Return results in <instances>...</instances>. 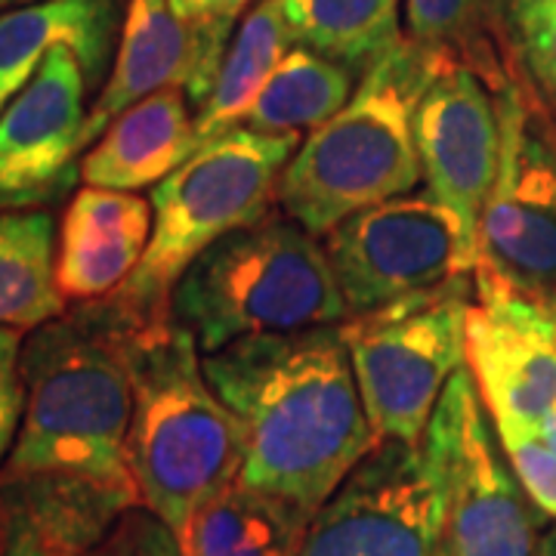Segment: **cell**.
<instances>
[{"label": "cell", "mask_w": 556, "mask_h": 556, "mask_svg": "<svg viewBox=\"0 0 556 556\" xmlns=\"http://www.w3.org/2000/svg\"><path fill=\"white\" fill-rule=\"evenodd\" d=\"M127 362L134 380L127 460L142 507L179 535L204 501L241 477V430L204 375L199 340L174 313L134 309Z\"/></svg>", "instance_id": "cell-3"}, {"label": "cell", "mask_w": 556, "mask_h": 556, "mask_svg": "<svg viewBox=\"0 0 556 556\" xmlns=\"http://www.w3.org/2000/svg\"><path fill=\"white\" fill-rule=\"evenodd\" d=\"M554 13L556 0H492V20L504 47H510V40H517L529 25Z\"/></svg>", "instance_id": "cell-30"}, {"label": "cell", "mask_w": 556, "mask_h": 556, "mask_svg": "<svg viewBox=\"0 0 556 556\" xmlns=\"http://www.w3.org/2000/svg\"><path fill=\"white\" fill-rule=\"evenodd\" d=\"M199 149L195 109L182 87H164L121 112L80 161V179L97 189L139 192L159 186Z\"/></svg>", "instance_id": "cell-16"}, {"label": "cell", "mask_w": 556, "mask_h": 556, "mask_svg": "<svg viewBox=\"0 0 556 556\" xmlns=\"http://www.w3.org/2000/svg\"><path fill=\"white\" fill-rule=\"evenodd\" d=\"M313 514L236 479L179 532L182 556H298Z\"/></svg>", "instance_id": "cell-19"}, {"label": "cell", "mask_w": 556, "mask_h": 556, "mask_svg": "<svg viewBox=\"0 0 556 556\" xmlns=\"http://www.w3.org/2000/svg\"><path fill=\"white\" fill-rule=\"evenodd\" d=\"M152 223V201L137 192L84 186L62 219L56 278L65 300L112 298L146 254Z\"/></svg>", "instance_id": "cell-15"}, {"label": "cell", "mask_w": 556, "mask_h": 556, "mask_svg": "<svg viewBox=\"0 0 556 556\" xmlns=\"http://www.w3.org/2000/svg\"><path fill=\"white\" fill-rule=\"evenodd\" d=\"M325 254L350 316L473 273L457 223L427 192L380 201L346 217L328 232Z\"/></svg>", "instance_id": "cell-11"}, {"label": "cell", "mask_w": 556, "mask_h": 556, "mask_svg": "<svg viewBox=\"0 0 556 556\" xmlns=\"http://www.w3.org/2000/svg\"><path fill=\"white\" fill-rule=\"evenodd\" d=\"M464 350L492 420L535 427L556 408V309L522 298L485 269H473Z\"/></svg>", "instance_id": "cell-14"}, {"label": "cell", "mask_w": 556, "mask_h": 556, "mask_svg": "<svg viewBox=\"0 0 556 556\" xmlns=\"http://www.w3.org/2000/svg\"><path fill=\"white\" fill-rule=\"evenodd\" d=\"M134 309L115 294L84 303L22 343L20 437L0 467L7 482H75L142 504L127 460L134 380L127 334Z\"/></svg>", "instance_id": "cell-2"}, {"label": "cell", "mask_w": 556, "mask_h": 556, "mask_svg": "<svg viewBox=\"0 0 556 556\" xmlns=\"http://www.w3.org/2000/svg\"><path fill=\"white\" fill-rule=\"evenodd\" d=\"M87 75L68 47L40 62L0 115V211H38L65 199L80 177Z\"/></svg>", "instance_id": "cell-13"}, {"label": "cell", "mask_w": 556, "mask_h": 556, "mask_svg": "<svg viewBox=\"0 0 556 556\" xmlns=\"http://www.w3.org/2000/svg\"><path fill=\"white\" fill-rule=\"evenodd\" d=\"M118 31V0H28L0 13V112L56 47L78 56L87 80L102 78Z\"/></svg>", "instance_id": "cell-17"}, {"label": "cell", "mask_w": 556, "mask_h": 556, "mask_svg": "<svg viewBox=\"0 0 556 556\" xmlns=\"http://www.w3.org/2000/svg\"><path fill=\"white\" fill-rule=\"evenodd\" d=\"M251 3L257 0H170L174 13L189 28L192 43H195V78L186 90L195 115L214 93L219 68L236 35V22L244 16Z\"/></svg>", "instance_id": "cell-25"}, {"label": "cell", "mask_w": 556, "mask_h": 556, "mask_svg": "<svg viewBox=\"0 0 556 556\" xmlns=\"http://www.w3.org/2000/svg\"><path fill=\"white\" fill-rule=\"evenodd\" d=\"M195 78V43L170 0H127V20L112 75L100 100L87 115L84 146L102 137V130L139 100L164 87H182Z\"/></svg>", "instance_id": "cell-18"}, {"label": "cell", "mask_w": 556, "mask_h": 556, "mask_svg": "<svg viewBox=\"0 0 556 556\" xmlns=\"http://www.w3.org/2000/svg\"><path fill=\"white\" fill-rule=\"evenodd\" d=\"M439 556H448V554H445V551H442V554H439Z\"/></svg>", "instance_id": "cell-34"}, {"label": "cell", "mask_w": 556, "mask_h": 556, "mask_svg": "<svg viewBox=\"0 0 556 556\" xmlns=\"http://www.w3.org/2000/svg\"><path fill=\"white\" fill-rule=\"evenodd\" d=\"M501 159L477 236V266L556 309V137L522 78L497 90Z\"/></svg>", "instance_id": "cell-8"}, {"label": "cell", "mask_w": 556, "mask_h": 556, "mask_svg": "<svg viewBox=\"0 0 556 556\" xmlns=\"http://www.w3.org/2000/svg\"><path fill=\"white\" fill-rule=\"evenodd\" d=\"M294 31L288 25L281 0H257L232 35L229 53L223 60L219 78L214 84L211 100L195 115V137L199 146L232 127H239L248 109L254 105L266 78L294 47Z\"/></svg>", "instance_id": "cell-21"}, {"label": "cell", "mask_w": 556, "mask_h": 556, "mask_svg": "<svg viewBox=\"0 0 556 556\" xmlns=\"http://www.w3.org/2000/svg\"><path fill=\"white\" fill-rule=\"evenodd\" d=\"M485 16L482 0H405L408 31L420 50L445 62H460L501 90L514 75L497 62Z\"/></svg>", "instance_id": "cell-24"}, {"label": "cell", "mask_w": 556, "mask_h": 556, "mask_svg": "<svg viewBox=\"0 0 556 556\" xmlns=\"http://www.w3.org/2000/svg\"><path fill=\"white\" fill-rule=\"evenodd\" d=\"M445 504L427 445L378 442L318 507L298 556H439Z\"/></svg>", "instance_id": "cell-10"}, {"label": "cell", "mask_w": 556, "mask_h": 556, "mask_svg": "<svg viewBox=\"0 0 556 556\" xmlns=\"http://www.w3.org/2000/svg\"><path fill=\"white\" fill-rule=\"evenodd\" d=\"M495 437L510 460V470L519 479L522 492L544 517L556 519V452L544 445L532 427L517 420H492Z\"/></svg>", "instance_id": "cell-26"}, {"label": "cell", "mask_w": 556, "mask_h": 556, "mask_svg": "<svg viewBox=\"0 0 556 556\" xmlns=\"http://www.w3.org/2000/svg\"><path fill=\"white\" fill-rule=\"evenodd\" d=\"M170 313L204 356L236 340L350 316L325 244L288 214H269L211 244L177 281Z\"/></svg>", "instance_id": "cell-5"}, {"label": "cell", "mask_w": 556, "mask_h": 556, "mask_svg": "<svg viewBox=\"0 0 556 556\" xmlns=\"http://www.w3.org/2000/svg\"><path fill=\"white\" fill-rule=\"evenodd\" d=\"M0 556H72L62 547L40 538L22 519L0 517Z\"/></svg>", "instance_id": "cell-31"}, {"label": "cell", "mask_w": 556, "mask_h": 556, "mask_svg": "<svg viewBox=\"0 0 556 556\" xmlns=\"http://www.w3.org/2000/svg\"><path fill=\"white\" fill-rule=\"evenodd\" d=\"M445 504L448 556H538V519L519 479L497 457L470 368L448 380L424 433Z\"/></svg>", "instance_id": "cell-9"}, {"label": "cell", "mask_w": 556, "mask_h": 556, "mask_svg": "<svg viewBox=\"0 0 556 556\" xmlns=\"http://www.w3.org/2000/svg\"><path fill=\"white\" fill-rule=\"evenodd\" d=\"M281 7L300 47L350 68H368L402 40V0H281Z\"/></svg>", "instance_id": "cell-23"}, {"label": "cell", "mask_w": 556, "mask_h": 556, "mask_svg": "<svg viewBox=\"0 0 556 556\" xmlns=\"http://www.w3.org/2000/svg\"><path fill=\"white\" fill-rule=\"evenodd\" d=\"M415 146L427 195L452 214L464 257L477 266L479 219L501 159L495 87L460 62H442L415 109Z\"/></svg>", "instance_id": "cell-12"}, {"label": "cell", "mask_w": 556, "mask_h": 556, "mask_svg": "<svg viewBox=\"0 0 556 556\" xmlns=\"http://www.w3.org/2000/svg\"><path fill=\"white\" fill-rule=\"evenodd\" d=\"M473 273L340 321L378 442L420 445L448 380L467 365Z\"/></svg>", "instance_id": "cell-7"}, {"label": "cell", "mask_w": 556, "mask_h": 556, "mask_svg": "<svg viewBox=\"0 0 556 556\" xmlns=\"http://www.w3.org/2000/svg\"><path fill=\"white\" fill-rule=\"evenodd\" d=\"M507 50L517 62L519 78L532 87L544 112L556 115V13L529 25Z\"/></svg>", "instance_id": "cell-28"}, {"label": "cell", "mask_w": 556, "mask_h": 556, "mask_svg": "<svg viewBox=\"0 0 556 556\" xmlns=\"http://www.w3.org/2000/svg\"><path fill=\"white\" fill-rule=\"evenodd\" d=\"M298 149L300 137H269L244 124L204 139L152 189V239L115 298L142 316L170 313L177 281L211 244L269 217L281 170Z\"/></svg>", "instance_id": "cell-6"}, {"label": "cell", "mask_w": 556, "mask_h": 556, "mask_svg": "<svg viewBox=\"0 0 556 556\" xmlns=\"http://www.w3.org/2000/svg\"><path fill=\"white\" fill-rule=\"evenodd\" d=\"M60 316L56 223L47 211H0V328L35 331Z\"/></svg>", "instance_id": "cell-20"}, {"label": "cell", "mask_w": 556, "mask_h": 556, "mask_svg": "<svg viewBox=\"0 0 556 556\" xmlns=\"http://www.w3.org/2000/svg\"><path fill=\"white\" fill-rule=\"evenodd\" d=\"M22 331L0 328V467L13 452L20 437L22 412H25V387H22Z\"/></svg>", "instance_id": "cell-29"}, {"label": "cell", "mask_w": 556, "mask_h": 556, "mask_svg": "<svg viewBox=\"0 0 556 556\" xmlns=\"http://www.w3.org/2000/svg\"><path fill=\"white\" fill-rule=\"evenodd\" d=\"M20 3H28V0H0V10H7V7H20Z\"/></svg>", "instance_id": "cell-33"}, {"label": "cell", "mask_w": 556, "mask_h": 556, "mask_svg": "<svg viewBox=\"0 0 556 556\" xmlns=\"http://www.w3.org/2000/svg\"><path fill=\"white\" fill-rule=\"evenodd\" d=\"M353 93L350 65L309 47H294L266 78L241 124L269 137H303L334 118Z\"/></svg>", "instance_id": "cell-22"}, {"label": "cell", "mask_w": 556, "mask_h": 556, "mask_svg": "<svg viewBox=\"0 0 556 556\" xmlns=\"http://www.w3.org/2000/svg\"><path fill=\"white\" fill-rule=\"evenodd\" d=\"M442 62L412 38L371 62L350 102L285 164L278 179L281 214L313 236H328L358 211L408 195L424 177L415 109Z\"/></svg>", "instance_id": "cell-4"}, {"label": "cell", "mask_w": 556, "mask_h": 556, "mask_svg": "<svg viewBox=\"0 0 556 556\" xmlns=\"http://www.w3.org/2000/svg\"><path fill=\"white\" fill-rule=\"evenodd\" d=\"M204 375L239 424L241 482L306 514L378 445L340 325L236 340Z\"/></svg>", "instance_id": "cell-1"}, {"label": "cell", "mask_w": 556, "mask_h": 556, "mask_svg": "<svg viewBox=\"0 0 556 556\" xmlns=\"http://www.w3.org/2000/svg\"><path fill=\"white\" fill-rule=\"evenodd\" d=\"M80 556H182L179 535L149 507L124 510L112 529Z\"/></svg>", "instance_id": "cell-27"}, {"label": "cell", "mask_w": 556, "mask_h": 556, "mask_svg": "<svg viewBox=\"0 0 556 556\" xmlns=\"http://www.w3.org/2000/svg\"><path fill=\"white\" fill-rule=\"evenodd\" d=\"M532 430H535L538 437L544 439V445H547V448H554V452H556V408L541 417V420H538Z\"/></svg>", "instance_id": "cell-32"}]
</instances>
